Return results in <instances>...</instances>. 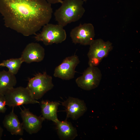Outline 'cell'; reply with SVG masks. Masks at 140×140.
Instances as JSON below:
<instances>
[{
    "instance_id": "obj_13",
    "label": "cell",
    "mask_w": 140,
    "mask_h": 140,
    "mask_svg": "<svg viewBox=\"0 0 140 140\" xmlns=\"http://www.w3.org/2000/svg\"><path fill=\"white\" fill-rule=\"evenodd\" d=\"M12 108L11 111L4 117L3 121V126L12 135H23L24 129L22 123L14 113V107Z\"/></svg>"
},
{
    "instance_id": "obj_4",
    "label": "cell",
    "mask_w": 140,
    "mask_h": 140,
    "mask_svg": "<svg viewBox=\"0 0 140 140\" xmlns=\"http://www.w3.org/2000/svg\"><path fill=\"white\" fill-rule=\"evenodd\" d=\"M54 86L52 77L44 72L37 74L29 79L27 87L34 98L37 100L41 98Z\"/></svg>"
},
{
    "instance_id": "obj_15",
    "label": "cell",
    "mask_w": 140,
    "mask_h": 140,
    "mask_svg": "<svg viewBox=\"0 0 140 140\" xmlns=\"http://www.w3.org/2000/svg\"><path fill=\"white\" fill-rule=\"evenodd\" d=\"M60 103L57 101L42 100L40 102L41 113L45 119L51 121L54 123L58 120L57 111Z\"/></svg>"
},
{
    "instance_id": "obj_1",
    "label": "cell",
    "mask_w": 140,
    "mask_h": 140,
    "mask_svg": "<svg viewBox=\"0 0 140 140\" xmlns=\"http://www.w3.org/2000/svg\"><path fill=\"white\" fill-rule=\"evenodd\" d=\"M0 12L6 27L29 36L49 23L53 10L46 0H0Z\"/></svg>"
},
{
    "instance_id": "obj_11",
    "label": "cell",
    "mask_w": 140,
    "mask_h": 140,
    "mask_svg": "<svg viewBox=\"0 0 140 140\" xmlns=\"http://www.w3.org/2000/svg\"><path fill=\"white\" fill-rule=\"evenodd\" d=\"M60 102L65 107L66 119L70 118L73 120H77L82 116L87 110L84 101L78 98L69 97L66 100Z\"/></svg>"
},
{
    "instance_id": "obj_12",
    "label": "cell",
    "mask_w": 140,
    "mask_h": 140,
    "mask_svg": "<svg viewBox=\"0 0 140 140\" xmlns=\"http://www.w3.org/2000/svg\"><path fill=\"white\" fill-rule=\"evenodd\" d=\"M45 50L40 44L32 42L28 44L23 51L20 58L23 62L30 63L42 61L45 56Z\"/></svg>"
},
{
    "instance_id": "obj_10",
    "label": "cell",
    "mask_w": 140,
    "mask_h": 140,
    "mask_svg": "<svg viewBox=\"0 0 140 140\" xmlns=\"http://www.w3.org/2000/svg\"><path fill=\"white\" fill-rule=\"evenodd\" d=\"M21 110L20 114L24 129L30 134L37 133L41 129L45 119L42 116L33 114L29 109L24 107Z\"/></svg>"
},
{
    "instance_id": "obj_7",
    "label": "cell",
    "mask_w": 140,
    "mask_h": 140,
    "mask_svg": "<svg viewBox=\"0 0 140 140\" xmlns=\"http://www.w3.org/2000/svg\"><path fill=\"white\" fill-rule=\"evenodd\" d=\"M100 69L96 66H89L81 76L75 80L78 86L81 89L90 90L98 87L102 78Z\"/></svg>"
},
{
    "instance_id": "obj_19",
    "label": "cell",
    "mask_w": 140,
    "mask_h": 140,
    "mask_svg": "<svg viewBox=\"0 0 140 140\" xmlns=\"http://www.w3.org/2000/svg\"><path fill=\"white\" fill-rule=\"evenodd\" d=\"M48 3L51 4L57 3H61L63 0H46Z\"/></svg>"
},
{
    "instance_id": "obj_6",
    "label": "cell",
    "mask_w": 140,
    "mask_h": 140,
    "mask_svg": "<svg viewBox=\"0 0 140 140\" xmlns=\"http://www.w3.org/2000/svg\"><path fill=\"white\" fill-rule=\"evenodd\" d=\"M87 55L89 66H96L112 50L111 43L101 39L94 40L89 45Z\"/></svg>"
},
{
    "instance_id": "obj_2",
    "label": "cell",
    "mask_w": 140,
    "mask_h": 140,
    "mask_svg": "<svg viewBox=\"0 0 140 140\" xmlns=\"http://www.w3.org/2000/svg\"><path fill=\"white\" fill-rule=\"evenodd\" d=\"M83 2L82 0H63L60 6L54 13L58 24L64 27L80 19L85 12Z\"/></svg>"
},
{
    "instance_id": "obj_22",
    "label": "cell",
    "mask_w": 140,
    "mask_h": 140,
    "mask_svg": "<svg viewBox=\"0 0 140 140\" xmlns=\"http://www.w3.org/2000/svg\"></svg>"
},
{
    "instance_id": "obj_8",
    "label": "cell",
    "mask_w": 140,
    "mask_h": 140,
    "mask_svg": "<svg viewBox=\"0 0 140 140\" xmlns=\"http://www.w3.org/2000/svg\"><path fill=\"white\" fill-rule=\"evenodd\" d=\"M70 35L73 43L75 44L89 45L94 40V27L91 23L80 24L72 30Z\"/></svg>"
},
{
    "instance_id": "obj_20",
    "label": "cell",
    "mask_w": 140,
    "mask_h": 140,
    "mask_svg": "<svg viewBox=\"0 0 140 140\" xmlns=\"http://www.w3.org/2000/svg\"><path fill=\"white\" fill-rule=\"evenodd\" d=\"M3 132V129L0 126V140L1 139V138L2 137Z\"/></svg>"
},
{
    "instance_id": "obj_14",
    "label": "cell",
    "mask_w": 140,
    "mask_h": 140,
    "mask_svg": "<svg viewBox=\"0 0 140 140\" xmlns=\"http://www.w3.org/2000/svg\"><path fill=\"white\" fill-rule=\"evenodd\" d=\"M60 139L62 140H72L78 135L76 128L70 122L66 120L61 121L58 119L54 123Z\"/></svg>"
},
{
    "instance_id": "obj_5",
    "label": "cell",
    "mask_w": 140,
    "mask_h": 140,
    "mask_svg": "<svg viewBox=\"0 0 140 140\" xmlns=\"http://www.w3.org/2000/svg\"><path fill=\"white\" fill-rule=\"evenodd\" d=\"M4 95L6 105L10 107L40 103L34 98L27 87H13Z\"/></svg>"
},
{
    "instance_id": "obj_16",
    "label": "cell",
    "mask_w": 140,
    "mask_h": 140,
    "mask_svg": "<svg viewBox=\"0 0 140 140\" xmlns=\"http://www.w3.org/2000/svg\"><path fill=\"white\" fill-rule=\"evenodd\" d=\"M17 83L15 75L9 71H0V94L4 95Z\"/></svg>"
},
{
    "instance_id": "obj_3",
    "label": "cell",
    "mask_w": 140,
    "mask_h": 140,
    "mask_svg": "<svg viewBox=\"0 0 140 140\" xmlns=\"http://www.w3.org/2000/svg\"><path fill=\"white\" fill-rule=\"evenodd\" d=\"M42 28L40 33L35 35L34 38L36 41H41L46 45L60 43L66 39L65 30L58 24L48 23Z\"/></svg>"
},
{
    "instance_id": "obj_17",
    "label": "cell",
    "mask_w": 140,
    "mask_h": 140,
    "mask_svg": "<svg viewBox=\"0 0 140 140\" xmlns=\"http://www.w3.org/2000/svg\"><path fill=\"white\" fill-rule=\"evenodd\" d=\"M23 62L20 57L11 58L3 61L0 63V66L7 67L8 71L15 75L17 73Z\"/></svg>"
},
{
    "instance_id": "obj_9",
    "label": "cell",
    "mask_w": 140,
    "mask_h": 140,
    "mask_svg": "<svg viewBox=\"0 0 140 140\" xmlns=\"http://www.w3.org/2000/svg\"><path fill=\"white\" fill-rule=\"evenodd\" d=\"M80 62L78 56L76 54L66 57L55 68L54 76L65 80L73 79L76 72L75 68Z\"/></svg>"
},
{
    "instance_id": "obj_21",
    "label": "cell",
    "mask_w": 140,
    "mask_h": 140,
    "mask_svg": "<svg viewBox=\"0 0 140 140\" xmlns=\"http://www.w3.org/2000/svg\"><path fill=\"white\" fill-rule=\"evenodd\" d=\"M88 0H83L84 2H86Z\"/></svg>"
},
{
    "instance_id": "obj_18",
    "label": "cell",
    "mask_w": 140,
    "mask_h": 140,
    "mask_svg": "<svg viewBox=\"0 0 140 140\" xmlns=\"http://www.w3.org/2000/svg\"><path fill=\"white\" fill-rule=\"evenodd\" d=\"M6 101L4 95L0 94V113H4L7 110Z\"/></svg>"
}]
</instances>
